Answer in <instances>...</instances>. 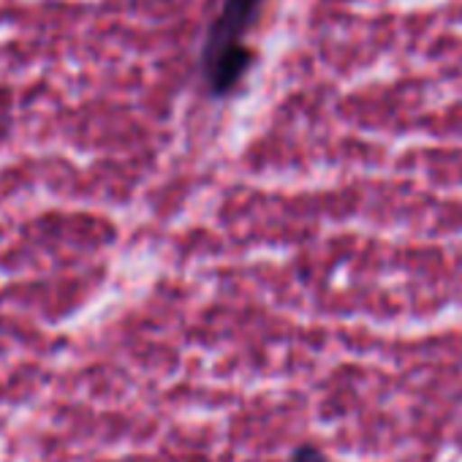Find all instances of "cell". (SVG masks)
<instances>
[{
	"instance_id": "cell-3",
	"label": "cell",
	"mask_w": 462,
	"mask_h": 462,
	"mask_svg": "<svg viewBox=\"0 0 462 462\" xmlns=\"http://www.w3.org/2000/svg\"><path fill=\"white\" fill-rule=\"evenodd\" d=\"M291 462H329V457L316 446H300L291 457Z\"/></svg>"
},
{
	"instance_id": "cell-2",
	"label": "cell",
	"mask_w": 462,
	"mask_h": 462,
	"mask_svg": "<svg viewBox=\"0 0 462 462\" xmlns=\"http://www.w3.org/2000/svg\"><path fill=\"white\" fill-rule=\"evenodd\" d=\"M12 128V93L6 88H0V142L9 136Z\"/></svg>"
},
{
	"instance_id": "cell-1",
	"label": "cell",
	"mask_w": 462,
	"mask_h": 462,
	"mask_svg": "<svg viewBox=\"0 0 462 462\" xmlns=\"http://www.w3.org/2000/svg\"><path fill=\"white\" fill-rule=\"evenodd\" d=\"M262 4L264 0H223V9L212 23L201 52V69L212 96L231 93L245 77L251 66L245 36Z\"/></svg>"
}]
</instances>
